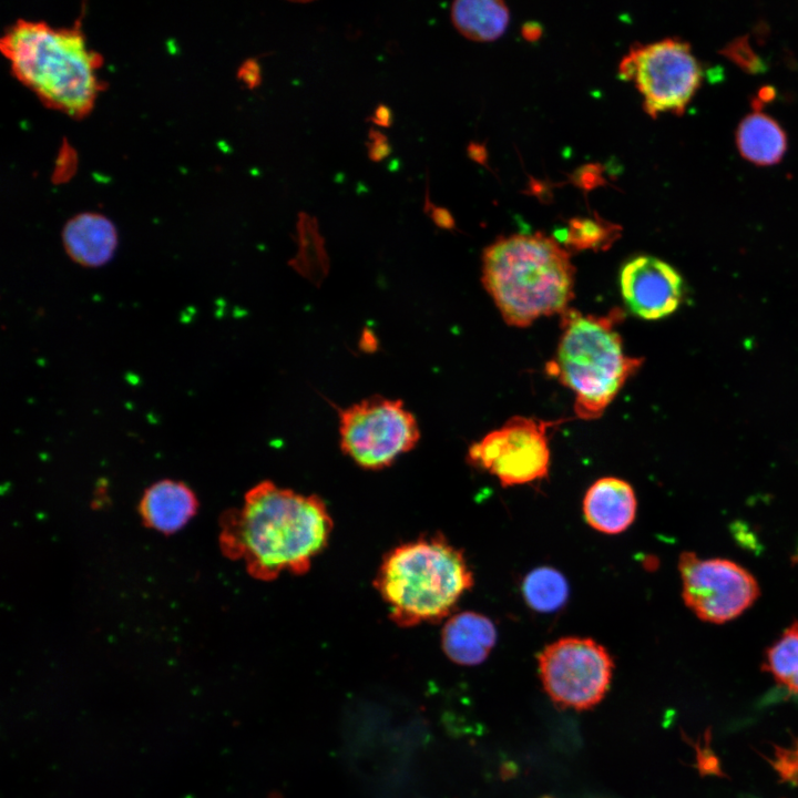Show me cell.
Here are the masks:
<instances>
[{
	"label": "cell",
	"instance_id": "cell-1",
	"mask_svg": "<svg viewBox=\"0 0 798 798\" xmlns=\"http://www.w3.org/2000/svg\"><path fill=\"white\" fill-rule=\"evenodd\" d=\"M219 526L222 553L268 582L284 572H308L327 548L334 522L320 497L264 480L246 492L241 508L223 513Z\"/></svg>",
	"mask_w": 798,
	"mask_h": 798
},
{
	"label": "cell",
	"instance_id": "cell-2",
	"mask_svg": "<svg viewBox=\"0 0 798 798\" xmlns=\"http://www.w3.org/2000/svg\"><path fill=\"white\" fill-rule=\"evenodd\" d=\"M14 78L43 105L73 119L91 113L104 83L99 78L100 53L85 40L81 22L52 27L18 19L0 41Z\"/></svg>",
	"mask_w": 798,
	"mask_h": 798
},
{
	"label": "cell",
	"instance_id": "cell-3",
	"mask_svg": "<svg viewBox=\"0 0 798 798\" xmlns=\"http://www.w3.org/2000/svg\"><path fill=\"white\" fill-rule=\"evenodd\" d=\"M481 282L503 320L528 327L562 314L574 296L569 250L541 232L498 238L482 254Z\"/></svg>",
	"mask_w": 798,
	"mask_h": 798
},
{
	"label": "cell",
	"instance_id": "cell-4",
	"mask_svg": "<svg viewBox=\"0 0 798 798\" xmlns=\"http://www.w3.org/2000/svg\"><path fill=\"white\" fill-rule=\"evenodd\" d=\"M473 582L463 552L437 533L388 551L374 586L390 621L400 627H412L448 617Z\"/></svg>",
	"mask_w": 798,
	"mask_h": 798
},
{
	"label": "cell",
	"instance_id": "cell-5",
	"mask_svg": "<svg viewBox=\"0 0 798 798\" xmlns=\"http://www.w3.org/2000/svg\"><path fill=\"white\" fill-rule=\"evenodd\" d=\"M561 319V337L546 372L573 392L577 418L597 419L643 365V358L624 351L616 330L624 319L620 308L602 316L567 308Z\"/></svg>",
	"mask_w": 798,
	"mask_h": 798
},
{
	"label": "cell",
	"instance_id": "cell-6",
	"mask_svg": "<svg viewBox=\"0 0 798 798\" xmlns=\"http://www.w3.org/2000/svg\"><path fill=\"white\" fill-rule=\"evenodd\" d=\"M341 451L358 467L381 470L420 439L415 415L400 399L372 396L338 410Z\"/></svg>",
	"mask_w": 798,
	"mask_h": 798
},
{
	"label": "cell",
	"instance_id": "cell-7",
	"mask_svg": "<svg viewBox=\"0 0 798 798\" xmlns=\"http://www.w3.org/2000/svg\"><path fill=\"white\" fill-rule=\"evenodd\" d=\"M620 73L634 81L651 116L682 114L703 79L690 45L677 38L633 45L620 63Z\"/></svg>",
	"mask_w": 798,
	"mask_h": 798
},
{
	"label": "cell",
	"instance_id": "cell-8",
	"mask_svg": "<svg viewBox=\"0 0 798 798\" xmlns=\"http://www.w3.org/2000/svg\"><path fill=\"white\" fill-rule=\"evenodd\" d=\"M564 420L515 416L468 450L469 463L495 477L503 487L532 483L549 475V429Z\"/></svg>",
	"mask_w": 798,
	"mask_h": 798
},
{
	"label": "cell",
	"instance_id": "cell-9",
	"mask_svg": "<svg viewBox=\"0 0 798 798\" xmlns=\"http://www.w3.org/2000/svg\"><path fill=\"white\" fill-rule=\"evenodd\" d=\"M543 687L562 707L589 709L610 688L614 663L604 646L587 637L556 640L538 656Z\"/></svg>",
	"mask_w": 798,
	"mask_h": 798
},
{
	"label": "cell",
	"instance_id": "cell-10",
	"mask_svg": "<svg viewBox=\"0 0 798 798\" xmlns=\"http://www.w3.org/2000/svg\"><path fill=\"white\" fill-rule=\"evenodd\" d=\"M685 605L702 621L722 624L749 608L760 595L755 576L726 559H703L690 551L678 559Z\"/></svg>",
	"mask_w": 798,
	"mask_h": 798
},
{
	"label": "cell",
	"instance_id": "cell-11",
	"mask_svg": "<svg viewBox=\"0 0 798 798\" xmlns=\"http://www.w3.org/2000/svg\"><path fill=\"white\" fill-rule=\"evenodd\" d=\"M620 286L627 309L645 320L673 314L684 293L681 274L666 262L647 255L634 257L622 267Z\"/></svg>",
	"mask_w": 798,
	"mask_h": 798
},
{
	"label": "cell",
	"instance_id": "cell-12",
	"mask_svg": "<svg viewBox=\"0 0 798 798\" xmlns=\"http://www.w3.org/2000/svg\"><path fill=\"white\" fill-rule=\"evenodd\" d=\"M119 236L113 222L96 212L72 216L62 228V245L78 265L89 268L109 263L117 247Z\"/></svg>",
	"mask_w": 798,
	"mask_h": 798
},
{
	"label": "cell",
	"instance_id": "cell-13",
	"mask_svg": "<svg viewBox=\"0 0 798 798\" xmlns=\"http://www.w3.org/2000/svg\"><path fill=\"white\" fill-rule=\"evenodd\" d=\"M637 500L632 485L623 479L604 477L596 480L583 499L585 521L605 534L624 532L634 522Z\"/></svg>",
	"mask_w": 798,
	"mask_h": 798
},
{
	"label": "cell",
	"instance_id": "cell-14",
	"mask_svg": "<svg viewBox=\"0 0 798 798\" xmlns=\"http://www.w3.org/2000/svg\"><path fill=\"white\" fill-rule=\"evenodd\" d=\"M197 498L184 482L164 479L149 487L139 509L145 526L171 534L181 530L196 513Z\"/></svg>",
	"mask_w": 798,
	"mask_h": 798
},
{
	"label": "cell",
	"instance_id": "cell-15",
	"mask_svg": "<svg viewBox=\"0 0 798 798\" xmlns=\"http://www.w3.org/2000/svg\"><path fill=\"white\" fill-rule=\"evenodd\" d=\"M497 642V628L485 615L466 611L451 615L441 631L446 656L458 665L482 663Z\"/></svg>",
	"mask_w": 798,
	"mask_h": 798
},
{
	"label": "cell",
	"instance_id": "cell-16",
	"mask_svg": "<svg viewBox=\"0 0 798 798\" xmlns=\"http://www.w3.org/2000/svg\"><path fill=\"white\" fill-rule=\"evenodd\" d=\"M736 145L741 156L760 166L778 163L787 150V136L770 115L755 109L736 130Z\"/></svg>",
	"mask_w": 798,
	"mask_h": 798
},
{
	"label": "cell",
	"instance_id": "cell-17",
	"mask_svg": "<svg viewBox=\"0 0 798 798\" xmlns=\"http://www.w3.org/2000/svg\"><path fill=\"white\" fill-rule=\"evenodd\" d=\"M454 27L473 41H492L505 31L510 12L500 0H458L451 6Z\"/></svg>",
	"mask_w": 798,
	"mask_h": 798
},
{
	"label": "cell",
	"instance_id": "cell-18",
	"mask_svg": "<svg viewBox=\"0 0 798 798\" xmlns=\"http://www.w3.org/2000/svg\"><path fill=\"white\" fill-rule=\"evenodd\" d=\"M297 253L289 266L314 285H320L329 273V257L316 217L300 212L296 223Z\"/></svg>",
	"mask_w": 798,
	"mask_h": 798
},
{
	"label": "cell",
	"instance_id": "cell-19",
	"mask_svg": "<svg viewBox=\"0 0 798 798\" xmlns=\"http://www.w3.org/2000/svg\"><path fill=\"white\" fill-rule=\"evenodd\" d=\"M761 669L792 694H798V620L765 652Z\"/></svg>",
	"mask_w": 798,
	"mask_h": 798
},
{
	"label": "cell",
	"instance_id": "cell-20",
	"mask_svg": "<svg viewBox=\"0 0 798 798\" xmlns=\"http://www.w3.org/2000/svg\"><path fill=\"white\" fill-rule=\"evenodd\" d=\"M523 597L536 612H554L567 600L569 586L565 577L549 566L532 570L522 583Z\"/></svg>",
	"mask_w": 798,
	"mask_h": 798
},
{
	"label": "cell",
	"instance_id": "cell-21",
	"mask_svg": "<svg viewBox=\"0 0 798 798\" xmlns=\"http://www.w3.org/2000/svg\"><path fill=\"white\" fill-rule=\"evenodd\" d=\"M604 234L602 226L591 221L577 222L573 224L567 242L577 249L594 248L602 246Z\"/></svg>",
	"mask_w": 798,
	"mask_h": 798
},
{
	"label": "cell",
	"instance_id": "cell-22",
	"mask_svg": "<svg viewBox=\"0 0 798 798\" xmlns=\"http://www.w3.org/2000/svg\"><path fill=\"white\" fill-rule=\"evenodd\" d=\"M774 767L780 777L787 781H798V743L794 749L779 748L776 753Z\"/></svg>",
	"mask_w": 798,
	"mask_h": 798
},
{
	"label": "cell",
	"instance_id": "cell-23",
	"mask_svg": "<svg viewBox=\"0 0 798 798\" xmlns=\"http://www.w3.org/2000/svg\"><path fill=\"white\" fill-rule=\"evenodd\" d=\"M76 170V156L71 146L64 142L55 161L53 181L55 183L66 182Z\"/></svg>",
	"mask_w": 798,
	"mask_h": 798
},
{
	"label": "cell",
	"instance_id": "cell-24",
	"mask_svg": "<svg viewBox=\"0 0 798 798\" xmlns=\"http://www.w3.org/2000/svg\"><path fill=\"white\" fill-rule=\"evenodd\" d=\"M368 157L372 162H380L391 153V146L387 135L376 129H370L366 142Z\"/></svg>",
	"mask_w": 798,
	"mask_h": 798
},
{
	"label": "cell",
	"instance_id": "cell-25",
	"mask_svg": "<svg viewBox=\"0 0 798 798\" xmlns=\"http://www.w3.org/2000/svg\"><path fill=\"white\" fill-rule=\"evenodd\" d=\"M237 79L253 90L262 83V70L257 59L245 60L237 70Z\"/></svg>",
	"mask_w": 798,
	"mask_h": 798
},
{
	"label": "cell",
	"instance_id": "cell-26",
	"mask_svg": "<svg viewBox=\"0 0 798 798\" xmlns=\"http://www.w3.org/2000/svg\"><path fill=\"white\" fill-rule=\"evenodd\" d=\"M424 212L430 215L434 224L441 228L450 229L454 226L451 214L443 207L434 206L427 194L424 202Z\"/></svg>",
	"mask_w": 798,
	"mask_h": 798
},
{
	"label": "cell",
	"instance_id": "cell-27",
	"mask_svg": "<svg viewBox=\"0 0 798 798\" xmlns=\"http://www.w3.org/2000/svg\"><path fill=\"white\" fill-rule=\"evenodd\" d=\"M367 121L382 127H390L392 124L391 109L386 104H378Z\"/></svg>",
	"mask_w": 798,
	"mask_h": 798
},
{
	"label": "cell",
	"instance_id": "cell-28",
	"mask_svg": "<svg viewBox=\"0 0 798 798\" xmlns=\"http://www.w3.org/2000/svg\"><path fill=\"white\" fill-rule=\"evenodd\" d=\"M359 345L364 351L371 352L377 349L378 342L372 331L369 329H365L362 331Z\"/></svg>",
	"mask_w": 798,
	"mask_h": 798
}]
</instances>
